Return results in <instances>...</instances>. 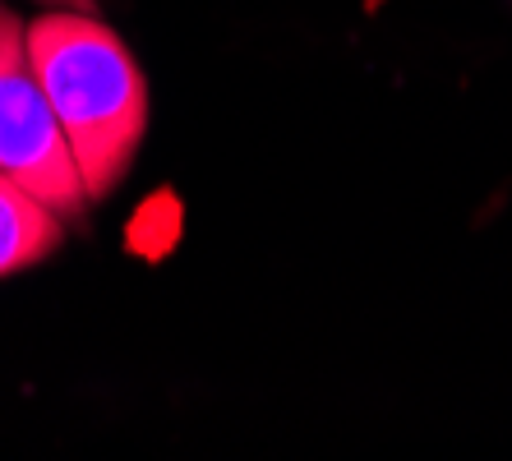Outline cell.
I'll list each match as a JSON object with an SVG mask.
<instances>
[{
	"instance_id": "obj_1",
	"label": "cell",
	"mask_w": 512,
	"mask_h": 461,
	"mask_svg": "<svg viewBox=\"0 0 512 461\" xmlns=\"http://www.w3.org/2000/svg\"><path fill=\"white\" fill-rule=\"evenodd\" d=\"M24 37L84 194L102 199L130 171L134 148L148 130V83L125 42L84 10L37 14Z\"/></svg>"
},
{
	"instance_id": "obj_4",
	"label": "cell",
	"mask_w": 512,
	"mask_h": 461,
	"mask_svg": "<svg viewBox=\"0 0 512 461\" xmlns=\"http://www.w3.org/2000/svg\"><path fill=\"white\" fill-rule=\"evenodd\" d=\"M47 5H60V10H88L93 0H47Z\"/></svg>"
},
{
	"instance_id": "obj_2",
	"label": "cell",
	"mask_w": 512,
	"mask_h": 461,
	"mask_svg": "<svg viewBox=\"0 0 512 461\" xmlns=\"http://www.w3.org/2000/svg\"><path fill=\"white\" fill-rule=\"evenodd\" d=\"M24 28L28 24L10 5H0V171L37 194L51 213L79 217L88 203L84 180L60 134L56 111L37 83Z\"/></svg>"
},
{
	"instance_id": "obj_3",
	"label": "cell",
	"mask_w": 512,
	"mask_h": 461,
	"mask_svg": "<svg viewBox=\"0 0 512 461\" xmlns=\"http://www.w3.org/2000/svg\"><path fill=\"white\" fill-rule=\"evenodd\" d=\"M60 222L65 217L51 213L37 194H28L19 180L0 171V277H14L47 259L65 236Z\"/></svg>"
}]
</instances>
